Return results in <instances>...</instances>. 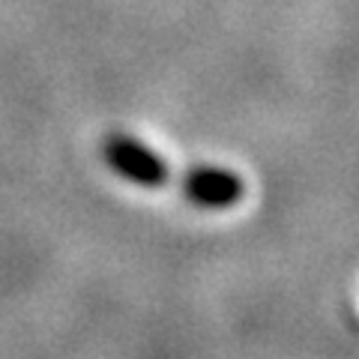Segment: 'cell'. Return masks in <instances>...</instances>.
<instances>
[{
    "label": "cell",
    "mask_w": 359,
    "mask_h": 359,
    "mask_svg": "<svg viewBox=\"0 0 359 359\" xmlns=\"http://www.w3.org/2000/svg\"><path fill=\"white\" fill-rule=\"evenodd\" d=\"M105 162L111 165V171L135 186L156 189L168 180L165 159L132 135H111L105 141Z\"/></svg>",
    "instance_id": "1"
},
{
    "label": "cell",
    "mask_w": 359,
    "mask_h": 359,
    "mask_svg": "<svg viewBox=\"0 0 359 359\" xmlns=\"http://www.w3.org/2000/svg\"><path fill=\"white\" fill-rule=\"evenodd\" d=\"M243 180L228 171V168L216 165H198L183 177V195L192 201L195 207L204 210H228L237 201H243Z\"/></svg>",
    "instance_id": "2"
}]
</instances>
